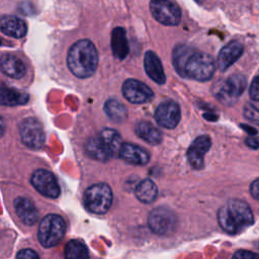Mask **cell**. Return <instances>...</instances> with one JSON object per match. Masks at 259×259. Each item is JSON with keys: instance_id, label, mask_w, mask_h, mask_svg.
Masks as SVG:
<instances>
[{"instance_id": "cell-17", "label": "cell", "mask_w": 259, "mask_h": 259, "mask_svg": "<svg viewBox=\"0 0 259 259\" xmlns=\"http://www.w3.org/2000/svg\"><path fill=\"white\" fill-rule=\"evenodd\" d=\"M144 67L147 75L156 83L164 84L166 76L159 57L152 51H148L144 58Z\"/></svg>"}, {"instance_id": "cell-6", "label": "cell", "mask_w": 259, "mask_h": 259, "mask_svg": "<svg viewBox=\"0 0 259 259\" xmlns=\"http://www.w3.org/2000/svg\"><path fill=\"white\" fill-rule=\"evenodd\" d=\"M112 190L106 183H96L89 186L84 193L86 208L96 214L108 211L112 203Z\"/></svg>"}, {"instance_id": "cell-18", "label": "cell", "mask_w": 259, "mask_h": 259, "mask_svg": "<svg viewBox=\"0 0 259 259\" xmlns=\"http://www.w3.org/2000/svg\"><path fill=\"white\" fill-rule=\"evenodd\" d=\"M0 70L8 77L14 79H20L24 76L26 68L23 62L10 54L3 55L0 58Z\"/></svg>"}, {"instance_id": "cell-23", "label": "cell", "mask_w": 259, "mask_h": 259, "mask_svg": "<svg viewBox=\"0 0 259 259\" xmlns=\"http://www.w3.org/2000/svg\"><path fill=\"white\" fill-rule=\"evenodd\" d=\"M135 132L137 136H139L141 139L151 145H158L162 141L161 132L150 122H139L135 127Z\"/></svg>"}, {"instance_id": "cell-12", "label": "cell", "mask_w": 259, "mask_h": 259, "mask_svg": "<svg viewBox=\"0 0 259 259\" xmlns=\"http://www.w3.org/2000/svg\"><path fill=\"white\" fill-rule=\"evenodd\" d=\"M122 94L127 101L135 104H142L153 99L154 93L152 89L145 83L136 80L127 79L122 84Z\"/></svg>"}, {"instance_id": "cell-32", "label": "cell", "mask_w": 259, "mask_h": 259, "mask_svg": "<svg viewBox=\"0 0 259 259\" xmlns=\"http://www.w3.org/2000/svg\"><path fill=\"white\" fill-rule=\"evenodd\" d=\"M246 145L251 149H259V137L247 138Z\"/></svg>"}, {"instance_id": "cell-33", "label": "cell", "mask_w": 259, "mask_h": 259, "mask_svg": "<svg viewBox=\"0 0 259 259\" xmlns=\"http://www.w3.org/2000/svg\"><path fill=\"white\" fill-rule=\"evenodd\" d=\"M4 131H5V123L3 118L0 116V137L4 134Z\"/></svg>"}, {"instance_id": "cell-26", "label": "cell", "mask_w": 259, "mask_h": 259, "mask_svg": "<svg viewBox=\"0 0 259 259\" xmlns=\"http://www.w3.org/2000/svg\"><path fill=\"white\" fill-rule=\"evenodd\" d=\"M87 247L78 240L69 241L65 247V257L73 259H85L88 258Z\"/></svg>"}, {"instance_id": "cell-14", "label": "cell", "mask_w": 259, "mask_h": 259, "mask_svg": "<svg viewBox=\"0 0 259 259\" xmlns=\"http://www.w3.org/2000/svg\"><path fill=\"white\" fill-rule=\"evenodd\" d=\"M211 146L210 138L206 135L197 137L187 151V159L193 169L200 170L204 166V154Z\"/></svg>"}, {"instance_id": "cell-35", "label": "cell", "mask_w": 259, "mask_h": 259, "mask_svg": "<svg viewBox=\"0 0 259 259\" xmlns=\"http://www.w3.org/2000/svg\"><path fill=\"white\" fill-rule=\"evenodd\" d=\"M0 42H1V39H0Z\"/></svg>"}, {"instance_id": "cell-19", "label": "cell", "mask_w": 259, "mask_h": 259, "mask_svg": "<svg viewBox=\"0 0 259 259\" xmlns=\"http://www.w3.org/2000/svg\"><path fill=\"white\" fill-rule=\"evenodd\" d=\"M14 207L20 221L27 225H33L38 219V212L34 204L26 197L19 196L14 200Z\"/></svg>"}, {"instance_id": "cell-25", "label": "cell", "mask_w": 259, "mask_h": 259, "mask_svg": "<svg viewBox=\"0 0 259 259\" xmlns=\"http://www.w3.org/2000/svg\"><path fill=\"white\" fill-rule=\"evenodd\" d=\"M106 115L115 122H122L127 117L125 106L116 99H108L104 104Z\"/></svg>"}, {"instance_id": "cell-11", "label": "cell", "mask_w": 259, "mask_h": 259, "mask_svg": "<svg viewBox=\"0 0 259 259\" xmlns=\"http://www.w3.org/2000/svg\"><path fill=\"white\" fill-rule=\"evenodd\" d=\"M32 186L42 195L56 198L60 194V186L53 173L45 169H38L31 176Z\"/></svg>"}, {"instance_id": "cell-8", "label": "cell", "mask_w": 259, "mask_h": 259, "mask_svg": "<svg viewBox=\"0 0 259 259\" xmlns=\"http://www.w3.org/2000/svg\"><path fill=\"white\" fill-rule=\"evenodd\" d=\"M148 225L153 233L160 236L168 235L174 232L177 227V217L170 208L159 206L149 213Z\"/></svg>"}, {"instance_id": "cell-28", "label": "cell", "mask_w": 259, "mask_h": 259, "mask_svg": "<svg viewBox=\"0 0 259 259\" xmlns=\"http://www.w3.org/2000/svg\"><path fill=\"white\" fill-rule=\"evenodd\" d=\"M249 95L250 97L255 100V101H259V72L258 74L254 77L251 85H250V89H249Z\"/></svg>"}, {"instance_id": "cell-31", "label": "cell", "mask_w": 259, "mask_h": 259, "mask_svg": "<svg viewBox=\"0 0 259 259\" xmlns=\"http://www.w3.org/2000/svg\"><path fill=\"white\" fill-rule=\"evenodd\" d=\"M250 193L253 198L259 200V178L254 180L250 185Z\"/></svg>"}, {"instance_id": "cell-30", "label": "cell", "mask_w": 259, "mask_h": 259, "mask_svg": "<svg viewBox=\"0 0 259 259\" xmlns=\"http://www.w3.org/2000/svg\"><path fill=\"white\" fill-rule=\"evenodd\" d=\"M234 258H259V254L251 252V251H245V250H240L237 251L234 255Z\"/></svg>"}, {"instance_id": "cell-16", "label": "cell", "mask_w": 259, "mask_h": 259, "mask_svg": "<svg viewBox=\"0 0 259 259\" xmlns=\"http://www.w3.org/2000/svg\"><path fill=\"white\" fill-rule=\"evenodd\" d=\"M243 46L237 41L232 40L227 44L219 53L217 65L220 71H226L231 67L242 55Z\"/></svg>"}, {"instance_id": "cell-5", "label": "cell", "mask_w": 259, "mask_h": 259, "mask_svg": "<svg viewBox=\"0 0 259 259\" xmlns=\"http://www.w3.org/2000/svg\"><path fill=\"white\" fill-rule=\"evenodd\" d=\"M66 231L65 222L58 214H48L39 223L37 239L45 248L58 245L63 239Z\"/></svg>"}, {"instance_id": "cell-3", "label": "cell", "mask_w": 259, "mask_h": 259, "mask_svg": "<svg viewBox=\"0 0 259 259\" xmlns=\"http://www.w3.org/2000/svg\"><path fill=\"white\" fill-rule=\"evenodd\" d=\"M67 64L70 71L78 78L92 76L98 64V54L93 42L89 39L76 41L68 52Z\"/></svg>"}, {"instance_id": "cell-22", "label": "cell", "mask_w": 259, "mask_h": 259, "mask_svg": "<svg viewBox=\"0 0 259 259\" xmlns=\"http://www.w3.org/2000/svg\"><path fill=\"white\" fill-rule=\"evenodd\" d=\"M28 101V95L13 88L0 86V105H22Z\"/></svg>"}, {"instance_id": "cell-29", "label": "cell", "mask_w": 259, "mask_h": 259, "mask_svg": "<svg viewBox=\"0 0 259 259\" xmlns=\"http://www.w3.org/2000/svg\"><path fill=\"white\" fill-rule=\"evenodd\" d=\"M38 254L31 250V249H24V250H20L17 254H16V258H22V259H36L38 258Z\"/></svg>"}, {"instance_id": "cell-10", "label": "cell", "mask_w": 259, "mask_h": 259, "mask_svg": "<svg viewBox=\"0 0 259 259\" xmlns=\"http://www.w3.org/2000/svg\"><path fill=\"white\" fill-rule=\"evenodd\" d=\"M19 134L22 143L30 149H40L45 144L46 137L42 125L33 117L25 118L21 122Z\"/></svg>"}, {"instance_id": "cell-9", "label": "cell", "mask_w": 259, "mask_h": 259, "mask_svg": "<svg viewBox=\"0 0 259 259\" xmlns=\"http://www.w3.org/2000/svg\"><path fill=\"white\" fill-rule=\"evenodd\" d=\"M150 11L153 17L164 25H177L181 19V10L173 0H151Z\"/></svg>"}, {"instance_id": "cell-13", "label": "cell", "mask_w": 259, "mask_h": 259, "mask_svg": "<svg viewBox=\"0 0 259 259\" xmlns=\"http://www.w3.org/2000/svg\"><path fill=\"white\" fill-rule=\"evenodd\" d=\"M154 117L159 125L166 128H174L180 121V107L173 100L163 101L156 108Z\"/></svg>"}, {"instance_id": "cell-1", "label": "cell", "mask_w": 259, "mask_h": 259, "mask_svg": "<svg viewBox=\"0 0 259 259\" xmlns=\"http://www.w3.org/2000/svg\"><path fill=\"white\" fill-rule=\"evenodd\" d=\"M172 56L173 66L183 78L206 81L213 76L215 65L208 54L197 52L186 45H177Z\"/></svg>"}, {"instance_id": "cell-34", "label": "cell", "mask_w": 259, "mask_h": 259, "mask_svg": "<svg viewBox=\"0 0 259 259\" xmlns=\"http://www.w3.org/2000/svg\"><path fill=\"white\" fill-rule=\"evenodd\" d=\"M196 2H198V3H202L204 0H195Z\"/></svg>"}, {"instance_id": "cell-20", "label": "cell", "mask_w": 259, "mask_h": 259, "mask_svg": "<svg viewBox=\"0 0 259 259\" xmlns=\"http://www.w3.org/2000/svg\"><path fill=\"white\" fill-rule=\"evenodd\" d=\"M0 30L6 35L20 38L26 34V23L13 15H5L0 19Z\"/></svg>"}, {"instance_id": "cell-7", "label": "cell", "mask_w": 259, "mask_h": 259, "mask_svg": "<svg viewBox=\"0 0 259 259\" xmlns=\"http://www.w3.org/2000/svg\"><path fill=\"white\" fill-rule=\"evenodd\" d=\"M246 86V78L243 75L234 74L213 85V94L220 102L231 105L245 91Z\"/></svg>"}, {"instance_id": "cell-24", "label": "cell", "mask_w": 259, "mask_h": 259, "mask_svg": "<svg viewBox=\"0 0 259 259\" xmlns=\"http://www.w3.org/2000/svg\"><path fill=\"white\" fill-rule=\"evenodd\" d=\"M135 194L140 201L144 203H151L158 196V188L151 179H144L136 186Z\"/></svg>"}, {"instance_id": "cell-27", "label": "cell", "mask_w": 259, "mask_h": 259, "mask_svg": "<svg viewBox=\"0 0 259 259\" xmlns=\"http://www.w3.org/2000/svg\"><path fill=\"white\" fill-rule=\"evenodd\" d=\"M243 113L247 120L259 125V106H256L252 103H246Z\"/></svg>"}, {"instance_id": "cell-21", "label": "cell", "mask_w": 259, "mask_h": 259, "mask_svg": "<svg viewBox=\"0 0 259 259\" xmlns=\"http://www.w3.org/2000/svg\"><path fill=\"white\" fill-rule=\"evenodd\" d=\"M111 50L115 58L123 60L128 54V42L125 30L122 27H115L111 32Z\"/></svg>"}, {"instance_id": "cell-15", "label": "cell", "mask_w": 259, "mask_h": 259, "mask_svg": "<svg viewBox=\"0 0 259 259\" xmlns=\"http://www.w3.org/2000/svg\"><path fill=\"white\" fill-rule=\"evenodd\" d=\"M118 155L123 161L133 165H146L150 160V155L145 149L131 143L121 144Z\"/></svg>"}, {"instance_id": "cell-2", "label": "cell", "mask_w": 259, "mask_h": 259, "mask_svg": "<svg viewBox=\"0 0 259 259\" xmlns=\"http://www.w3.org/2000/svg\"><path fill=\"white\" fill-rule=\"evenodd\" d=\"M218 222L226 233L237 235L254 223V215L247 202L232 198L219 209Z\"/></svg>"}, {"instance_id": "cell-4", "label": "cell", "mask_w": 259, "mask_h": 259, "mask_svg": "<svg viewBox=\"0 0 259 259\" xmlns=\"http://www.w3.org/2000/svg\"><path fill=\"white\" fill-rule=\"evenodd\" d=\"M121 137L113 128L102 130L97 137L90 138L85 144V153L90 158L105 162L118 154Z\"/></svg>"}]
</instances>
